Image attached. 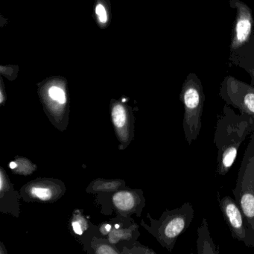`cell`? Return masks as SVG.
<instances>
[{"label": "cell", "instance_id": "cell-1", "mask_svg": "<svg viewBox=\"0 0 254 254\" xmlns=\"http://www.w3.org/2000/svg\"><path fill=\"white\" fill-rule=\"evenodd\" d=\"M254 131V117L235 114L225 107L217 122L214 143L218 149L217 172L224 176L231 169L242 142Z\"/></svg>", "mask_w": 254, "mask_h": 254}, {"label": "cell", "instance_id": "cell-2", "mask_svg": "<svg viewBox=\"0 0 254 254\" xmlns=\"http://www.w3.org/2000/svg\"><path fill=\"white\" fill-rule=\"evenodd\" d=\"M233 194L248 229L254 235V132L241 162Z\"/></svg>", "mask_w": 254, "mask_h": 254}, {"label": "cell", "instance_id": "cell-3", "mask_svg": "<svg viewBox=\"0 0 254 254\" xmlns=\"http://www.w3.org/2000/svg\"><path fill=\"white\" fill-rule=\"evenodd\" d=\"M181 101L184 106L183 128L186 141L191 145L201 130L205 96L200 83L193 78L187 80L181 92Z\"/></svg>", "mask_w": 254, "mask_h": 254}, {"label": "cell", "instance_id": "cell-4", "mask_svg": "<svg viewBox=\"0 0 254 254\" xmlns=\"http://www.w3.org/2000/svg\"><path fill=\"white\" fill-rule=\"evenodd\" d=\"M194 216V208L190 202L165 212L156 228V236L160 243L172 251L178 238L190 227Z\"/></svg>", "mask_w": 254, "mask_h": 254}, {"label": "cell", "instance_id": "cell-5", "mask_svg": "<svg viewBox=\"0 0 254 254\" xmlns=\"http://www.w3.org/2000/svg\"><path fill=\"white\" fill-rule=\"evenodd\" d=\"M219 205L233 239L243 242L247 246H254V235L248 229L243 213L236 200L230 196H225L219 200Z\"/></svg>", "mask_w": 254, "mask_h": 254}, {"label": "cell", "instance_id": "cell-6", "mask_svg": "<svg viewBox=\"0 0 254 254\" xmlns=\"http://www.w3.org/2000/svg\"><path fill=\"white\" fill-rule=\"evenodd\" d=\"M228 105L237 108L242 114L254 117V89L239 82H228L221 91Z\"/></svg>", "mask_w": 254, "mask_h": 254}, {"label": "cell", "instance_id": "cell-7", "mask_svg": "<svg viewBox=\"0 0 254 254\" xmlns=\"http://www.w3.org/2000/svg\"><path fill=\"white\" fill-rule=\"evenodd\" d=\"M237 8L235 35L232 44L233 49H236L243 45L249 39L252 31L253 19L249 8L242 3L238 4Z\"/></svg>", "mask_w": 254, "mask_h": 254}, {"label": "cell", "instance_id": "cell-8", "mask_svg": "<svg viewBox=\"0 0 254 254\" xmlns=\"http://www.w3.org/2000/svg\"><path fill=\"white\" fill-rule=\"evenodd\" d=\"M197 252L198 254H219V250L211 237L206 218H203L197 229Z\"/></svg>", "mask_w": 254, "mask_h": 254}, {"label": "cell", "instance_id": "cell-9", "mask_svg": "<svg viewBox=\"0 0 254 254\" xmlns=\"http://www.w3.org/2000/svg\"><path fill=\"white\" fill-rule=\"evenodd\" d=\"M113 200L116 206L123 211L130 210L134 205L133 196L127 191L117 193L113 197Z\"/></svg>", "mask_w": 254, "mask_h": 254}, {"label": "cell", "instance_id": "cell-10", "mask_svg": "<svg viewBox=\"0 0 254 254\" xmlns=\"http://www.w3.org/2000/svg\"><path fill=\"white\" fill-rule=\"evenodd\" d=\"M113 122L117 128H123L126 124L127 116L124 107L122 105H115L112 111Z\"/></svg>", "mask_w": 254, "mask_h": 254}, {"label": "cell", "instance_id": "cell-11", "mask_svg": "<svg viewBox=\"0 0 254 254\" xmlns=\"http://www.w3.org/2000/svg\"><path fill=\"white\" fill-rule=\"evenodd\" d=\"M49 95L53 100L57 101L60 104H64L66 102V95L64 91L60 87L56 86L50 87L49 90Z\"/></svg>", "mask_w": 254, "mask_h": 254}, {"label": "cell", "instance_id": "cell-12", "mask_svg": "<svg viewBox=\"0 0 254 254\" xmlns=\"http://www.w3.org/2000/svg\"><path fill=\"white\" fill-rule=\"evenodd\" d=\"M32 194L41 200H49L52 197V191L48 188L35 187L32 190Z\"/></svg>", "mask_w": 254, "mask_h": 254}, {"label": "cell", "instance_id": "cell-13", "mask_svg": "<svg viewBox=\"0 0 254 254\" xmlns=\"http://www.w3.org/2000/svg\"><path fill=\"white\" fill-rule=\"evenodd\" d=\"M96 14L101 24H105L108 22V13L102 4H98L96 7Z\"/></svg>", "mask_w": 254, "mask_h": 254}, {"label": "cell", "instance_id": "cell-14", "mask_svg": "<svg viewBox=\"0 0 254 254\" xmlns=\"http://www.w3.org/2000/svg\"><path fill=\"white\" fill-rule=\"evenodd\" d=\"M118 187L117 183H103L97 187V190H113Z\"/></svg>", "mask_w": 254, "mask_h": 254}, {"label": "cell", "instance_id": "cell-15", "mask_svg": "<svg viewBox=\"0 0 254 254\" xmlns=\"http://www.w3.org/2000/svg\"><path fill=\"white\" fill-rule=\"evenodd\" d=\"M97 253H99V254H116L117 252L114 251V250L111 249V248H109V247L104 246L99 248V250L97 251Z\"/></svg>", "mask_w": 254, "mask_h": 254}, {"label": "cell", "instance_id": "cell-16", "mask_svg": "<svg viewBox=\"0 0 254 254\" xmlns=\"http://www.w3.org/2000/svg\"><path fill=\"white\" fill-rule=\"evenodd\" d=\"M72 227H73V230L75 233L78 235L82 234V230H81L79 223L77 222V221H74V222L72 223Z\"/></svg>", "mask_w": 254, "mask_h": 254}, {"label": "cell", "instance_id": "cell-17", "mask_svg": "<svg viewBox=\"0 0 254 254\" xmlns=\"http://www.w3.org/2000/svg\"><path fill=\"white\" fill-rule=\"evenodd\" d=\"M17 166V165L16 164V163H11V164H10V167H11V169H15Z\"/></svg>", "mask_w": 254, "mask_h": 254}, {"label": "cell", "instance_id": "cell-18", "mask_svg": "<svg viewBox=\"0 0 254 254\" xmlns=\"http://www.w3.org/2000/svg\"><path fill=\"white\" fill-rule=\"evenodd\" d=\"M111 226L110 224H108V225L105 227V229H106L107 232L110 231L111 230Z\"/></svg>", "mask_w": 254, "mask_h": 254}, {"label": "cell", "instance_id": "cell-19", "mask_svg": "<svg viewBox=\"0 0 254 254\" xmlns=\"http://www.w3.org/2000/svg\"><path fill=\"white\" fill-rule=\"evenodd\" d=\"M116 227H117V228H119V225H118V224H117V225H116Z\"/></svg>", "mask_w": 254, "mask_h": 254}]
</instances>
